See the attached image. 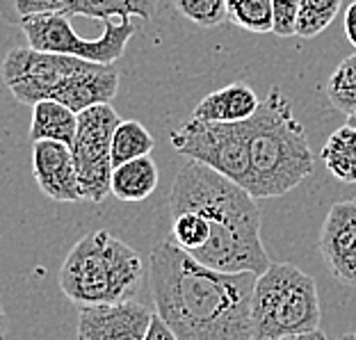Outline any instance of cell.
Instances as JSON below:
<instances>
[{
	"label": "cell",
	"mask_w": 356,
	"mask_h": 340,
	"mask_svg": "<svg viewBox=\"0 0 356 340\" xmlns=\"http://www.w3.org/2000/svg\"><path fill=\"white\" fill-rule=\"evenodd\" d=\"M140 254L110 231L87 233L71 247L60 272V288L76 306L135 299L144 281Z\"/></svg>",
	"instance_id": "4"
},
{
	"label": "cell",
	"mask_w": 356,
	"mask_h": 340,
	"mask_svg": "<svg viewBox=\"0 0 356 340\" xmlns=\"http://www.w3.org/2000/svg\"><path fill=\"white\" fill-rule=\"evenodd\" d=\"M144 340H176L172 327L167 325V322L163 320V315H160L158 311H153V315H151L147 338H144Z\"/></svg>",
	"instance_id": "26"
},
{
	"label": "cell",
	"mask_w": 356,
	"mask_h": 340,
	"mask_svg": "<svg viewBox=\"0 0 356 340\" xmlns=\"http://www.w3.org/2000/svg\"><path fill=\"white\" fill-rule=\"evenodd\" d=\"M69 5L71 0H0V16L7 23L21 26V21L28 19V16L53 12L69 14Z\"/></svg>",
	"instance_id": "24"
},
{
	"label": "cell",
	"mask_w": 356,
	"mask_h": 340,
	"mask_svg": "<svg viewBox=\"0 0 356 340\" xmlns=\"http://www.w3.org/2000/svg\"><path fill=\"white\" fill-rule=\"evenodd\" d=\"M78 128V112L67 103L55 99H42L32 105L30 140H58L71 147Z\"/></svg>",
	"instance_id": "15"
},
{
	"label": "cell",
	"mask_w": 356,
	"mask_h": 340,
	"mask_svg": "<svg viewBox=\"0 0 356 340\" xmlns=\"http://www.w3.org/2000/svg\"><path fill=\"white\" fill-rule=\"evenodd\" d=\"M85 64L87 60L78 55L39 51L28 44L5 55L0 74L14 99L32 108L42 99L60 101Z\"/></svg>",
	"instance_id": "7"
},
{
	"label": "cell",
	"mask_w": 356,
	"mask_h": 340,
	"mask_svg": "<svg viewBox=\"0 0 356 340\" xmlns=\"http://www.w3.org/2000/svg\"><path fill=\"white\" fill-rule=\"evenodd\" d=\"M258 105H261V99L254 87L238 80L204 96L194 108L192 117L204 121H245L258 110Z\"/></svg>",
	"instance_id": "13"
},
{
	"label": "cell",
	"mask_w": 356,
	"mask_h": 340,
	"mask_svg": "<svg viewBox=\"0 0 356 340\" xmlns=\"http://www.w3.org/2000/svg\"><path fill=\"white\" fill-rule=\"evenodd\" d=\"M160 0H71L69 16H87L96 21H119L133 19L151 21Z\"/></svg>",
	"instance_id": "16"
},
{
	"label": "cell",
	"mask_w": 356,
	"mask_h": 340,
	"mask_svg": "<svg viewBox=\"0 0 356 340\" xmlns=\"http://www.w3.org/2000/svg\"><path fill=\"white\" fill-rule=\"evenodd\" d=\"M0 315H5V309H3V299H0Z\"/></svg>",
	"instance_id": "30"
},
{
	"label": "cell",
	"mask_w": 356,
	"mask_h": 340,
	"mask_svg": "<svg viewBox=\"0 0 356 340\" xmlns=\"http://www.w3.org/2000/svg\"><path fill=\"white\" fill-rule=\"evenodd\" d=\"M343 0H302L297 16V37L313 39L322 35L331 21L336 19V14L341 12Z\"/></svg>",
	"instance_id": "21"
},
{
	"label": "cell",
	"mask_w": 356,
	"mask_h": 340,
	"mask_svg": "<svg viewBox=\"0 0 356 340\" xmlns=\"http://www.w3.org/2000/svg\"><path fill=\"white\" fill-rule=\"evenodd\" d=\"M7 331H10V322H7V315H0V338H5Z\"/></svg>",
	"instance_id": "28"
},
{
	"label": "cell",
	"mask_w": 356,
	"mask_h": 340,
	"mask_svg": "<svg viewBox=\"0 0 356 340\" xmlns=\"http://www.w3.org/2000/svg\"><path fill=\"white\" fill-rule=\"evenodd\" d=\"M149 277L156 311L176 340H254L256 272L215 270L163 240L151 249Z\"/></svg>",
	"instance_id": "1"
},
{
	"label": "cell",
	"mask_w": 356,
	"mask_h": 340,
	"mask_svg": "<svg viewBox=\"0 0 356 340\" xmlns=\"http://www.w3.org/2000/svg\"><path fill=\"white\" fill-rule=\"evenodd\" d=\"M21 30L28 44L39 51L67 53L94 62H117L126 53V44L131 42L137 26L131 19L103 21V35L99 39H83L71 26V16L62 12L37 14L21 21Z\"/></svg>",
	"instance_id": "8"
},
{
	"label": "cell",
	"mask_w": 356,
	"mask_h": 340,
	"mask_svg": "<svg viewBox=\"0 0 356 340\" xmlns=\"http://www.w3.org/2000/svg\"><path fill=\"white\" fill-rule=\"evenodd\" d=\"M345 35L350 44L356 48V0L345 10Z\"/></svg>",
	"instance_id": "27"
},
{
	"label": "cell",
	"mask_w": 356,
	"mask_h": 340,
	"mask_svg": "<svg viewBox=\"0 0 356 340\" xmlns=\"http://www.w3.org/2000/svg\"><path fill=\"white\" fill-rule=\"evenodd\" d=\"M153 311L135 299L78 306L80 340H144Z\"/></svg>",
	"instance_id": "10"
},
{
	"label": "cell",
	"mask_w": 356,
	"mask_h": 340,
	"mask_svg": "<svg viewBox=\"0 0 356 340\" xmlns=\"http://www.w3.org/2000/svg\"><path fill=\"white\" fill-rule=\"evenodd\" d=\"M176 153L197 160L231 181L249 183V124L245 121H204L192 117L169 137Z\"/></svg>",
	"instance_id": "6"
},
{
	"label": "cell",
	"mask_w": 356,
	"mask_h": 340,
	"mask_svg": "<svg viewBox=\"0 0 356 340\" xmlns=\"http://www.w3.org/2000/svg\"><path fill=\"white\" fill-rule=\"evenodd\" d=\"M347 124H350V126H354V128H356V112H352V115L347 117Z\"/></svg>",
	"instance_id": "29"
},
{
	"label": "cell",
	"mask_w": 356,
	"mask_h": 340,
	"mask_svg": "<svg viewBox=\"0 0 356 340\" xmlns=\"http://www.w3.org/2000/svg\"><path fill=\"white\" fill-rule=\"evenodd\" d=\"M325 94L331 108L343 112L345 117L356 112V53L338 64V69L327 80Z\"/></svg>",
	"instance_id": "19"
},
{
	"label": "cell",
	"mask_w": 356,
	"mask_h": 340,
	"mask_svg": "<svg viewBox=\"0 0 356 340\" xmlns=\"http://www.w3.org/2000/svg\"><path fill=\"white\" fill-rule=\"evenodd\" d=\"M160 172L156 160L149 156H140L126 163L112 167L110 176V194L126 204H137V201L149 199L158 188Z\"/></svg>",
	"instance_id": "14"
},
{
	"label": "cell",
	"mask_w": 356,
	"mask_h": 340,
	"mask_svg": "<svg viewBox=\"0 0 356 340\" xmlns=\"http://www.w3.org/2000/svg\"><path fill=\"white\" fill-rule=\"evenodd\" d=\"M32 174L39 190L58 204H76L83 199V188L69 144L58 140L32 142Z\"/></svg>",
	"instance_id": "12"
},
{
	"label": "cell",
	"mask_w": 356,
	"mask_h": 340,
	"mask_svg": "<svg viewBox=\"0 0 356 340\" xmlns=\"http://www.w3.org/2000/svg\"><path fill=\"white\" fill-rule=\"evenodd\" d=\"M247 124L249 194L256 199H274L299 188L313 172L315 156L304 124L277 85L267 92Z\"/></svg>",
	"instance_id": "3"
},
{
	"label": "cell",
	"mask_w": 356,
	"mask_h": 340,
	"mask_svg": "<svg viewBox=\"0 0 356 340\" xmlns=\"http://www.w3.org/2000/svg\"><path fill=\"white\" fill-rule=\"evenodd\" d=\"M229 19L247 32L265 35L274 28L272 0H226Z\"/></svg>",
	"instance_id": "20"
},
{
	"label": "cell",
	"mask_w": 356,
	"mask_h": 340,
	"mask_svg": "<svg viewBox=\"0 0 356 340\" xmlns=\"http://www.w3.org/2000/svg\"><path fill=\"white\" fill-rule=\"evenodd\" d=\"M210 238V226L204 215L194 210H174L172 213V240L188 254H197Z\"/></svg>",
	"instance_id": "22"
},
{
	"label": "cell",
	"mask_w": 356,
	"mask_h": 340,
	"mask_svg": "<svg viewBox=\"0 0 356 340\" xmlns=\"http://www.w3.org/2000/svg\"><path fill=\"white\" fill-rule=\"evenodd\" d=\"M320 158L336 181L356 183V128L345 124L331 133Z\"/></svg>",
	"instance_id": "17"
},
{
	"label": "cell",
	"mask_w": 356,
	"mask_h": 340,
	"mask_svg": "<svg viewBox=\"0 0 356 340\" xmlns=\"http://www.w3.org/2000/svg\"><path fill=\"white\" fill-rule=\"evenodd\" d=\"M302 0H272L274 10V28L277 37H295L297 32V16Z\"/></svg>",
	"instance_id": "25"
},
{
	"label": "cell",
	"mask_w": 356,
	"mask_h": 340,
	"mask_svg": "<svg viewBox=\"0 0 356 340\" xmlns=\"http://www.w3.org/2000/svg\"><path fill=\"white\" fill-rule=\"evenodd\" d=\"M169 213L204 215L210 238L194 258L224 272H256L270 267L261 240V210L247 188L197 160H185L167 199Z\"/></svg>",
	"instance_id": "2"
},
{
	"label": "cell",
	"mask_w": 356,
	"mask_h": 340,
	"mask_svg": "<svg viewBox=\"0 0 356 340\" xmlns=\"http://www.w3.org/2000/svg\"><path fill=\"white\" fill-rule=\"evenodd\" d=\"M172 3L185 19L201 28H217L229 19L226 0H172Z\"/></svg>",
	"instance_id": "23"
},
{
	"label": "cell",
	"mask_w": 356,
	"mask_h": 340,
	"mask_svg": "<svg viewBox=\"0 0 356 340\" xmlns=\"http://www.w3.org/2000/svg\"><path fill=\"white\" fill-rule=\"evenodd\" d=\"M119 112L112 103H96L78 112L76 137L71 142L83 199L101 204L110 197L112 176V135L119 126Z\"/></svg>",
	"instance_id": "9"
},
{
	"label": "cell",
	"mask_w": 356,
	"mask_h": 340,
	"mask_svg": "<svg viewBox=\"0 0 356 340\" xmlns=\"http://www.w3.org/2000/svg\"><path fill=\"white\" fill-rule=\"evenodd\" d=\"M318 281L293 263H270L252 295L254 340L325 338Z\"/></svg>",
	"instance_id": "5"
},
{
	"label": "cell",
	"mask_w": 356,
	"mask_h": 340,
	"mask_svg": "<svg viewBox=\"0 0 356 340\" xmlns=\"http://www.w3.org/2000/svg\"><path fill=\"white\" fill-rule=\"evenodd\" d=\"M156 147L153 135L137 119H121L115 135H112V167L126 160L149 156Z\"/></svg>",
	"instance_id": "18"
},
{
	"label": "cell",
	"mask_w": 356,
	"mask_h": 340,
	"mask_svg": "<svg viewBox=\"0 0 356 340\" xmlns=\"http://www.w3.org/2000/svg\"><path fill=\"white\" fill-rule=\"evenodd\" d=\"M331 277L356 288V201H338L327 213L318 240Z\"/></svg>",
	"instance_id": "11"
}]
</instances>
